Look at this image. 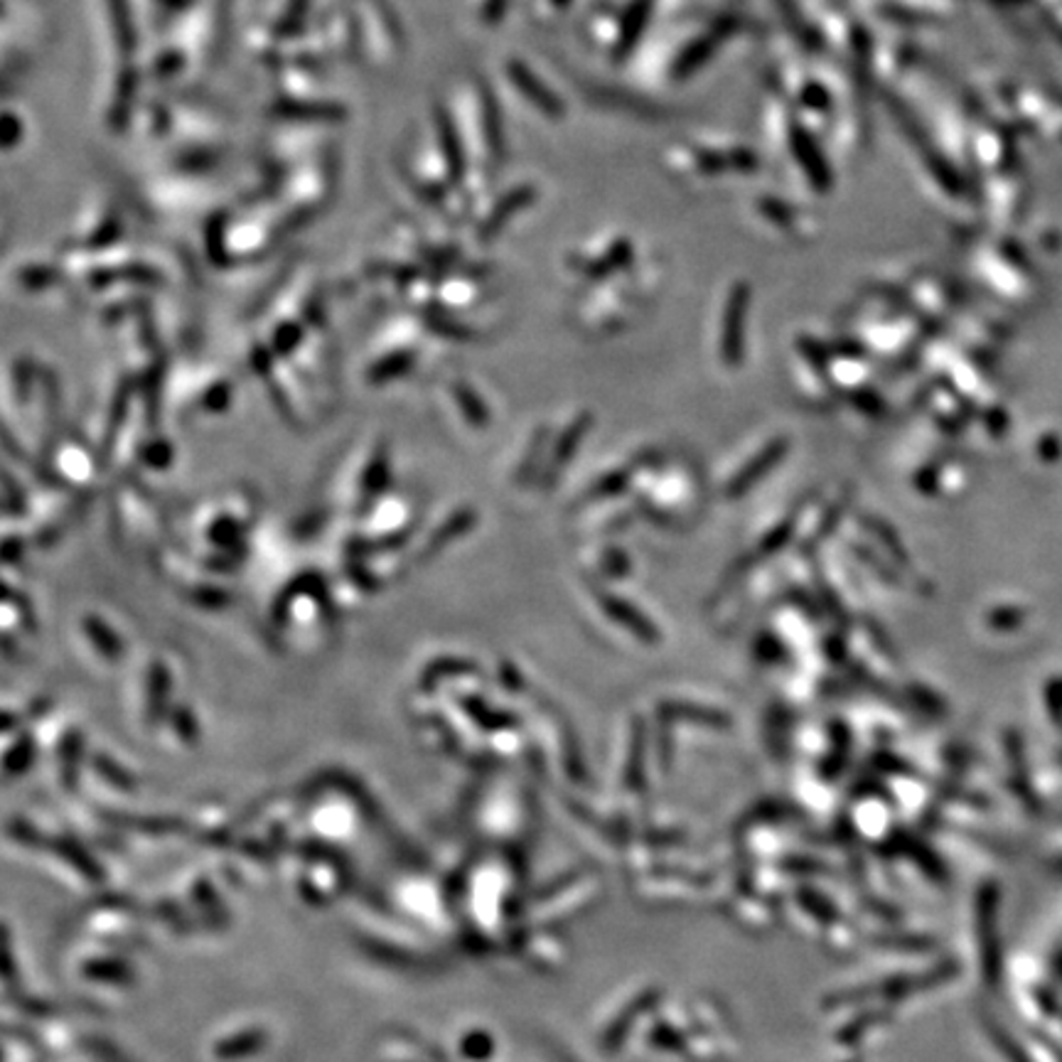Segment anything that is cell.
<instances>
[{
  "mask_svg": "<svg viewBox=\"0 0 1062 1062\" xmlns=\"http://www.w3.org/2000/svg\"><path fill=\"white\" fill-rule=\"evenodd\" d=\"M783 455H785V440H777V443H773L771 448H765L751 465H745L739 478H735V480L729 485L731 497L743 495V492L747 490V487L761 480L763 475H765L767 470H771L775 463H779V458H783Z\"/></svg>",
  "mask_w": 1062,
  "mask_h": 1062,
  "instance_id": "6da1fadb",
  "label": "cell"
},
{
  "mask_svg": "<svg viewBox=\"0 0 1062 1062\" xmlns=\"http://www.w3.org/2000/svg\"><path fill=\"white\" fill-rule=\"evenodd\" d=\"M603 608H605V613L613 615L617 623L625 625V627H630V630H633L637 637H642V639H657L655 627L649 625L642 615L635 613V608H630V605H625L623 601H617V598H603Z\"/></svg>",
  "mask_w": 1062,
  "mask_h": 1062,
  "instance_id": "7a4b0ae2",
  "label": "cell"
},
{
  "mask_svg": "<svg viewBox=\"0 0 1062 1062\" xmlns=\"http://www.w3.org/2000/svg\"><path fill=\"white\" fill-rule=\"evenodd\" d=\"M583 424H585V418H581V421H578V426L573 428V431H569V436L561 440V446H559V458H556V463H554V468H561V465L569 460V455H573V450H576L578 440H581V436H583Z\"/></svg>",
  "mask_w": 1062,
  "mask_h": 1062,
  "instance_id": "3957f363",
  "label": "cell"
}]
</instances>
